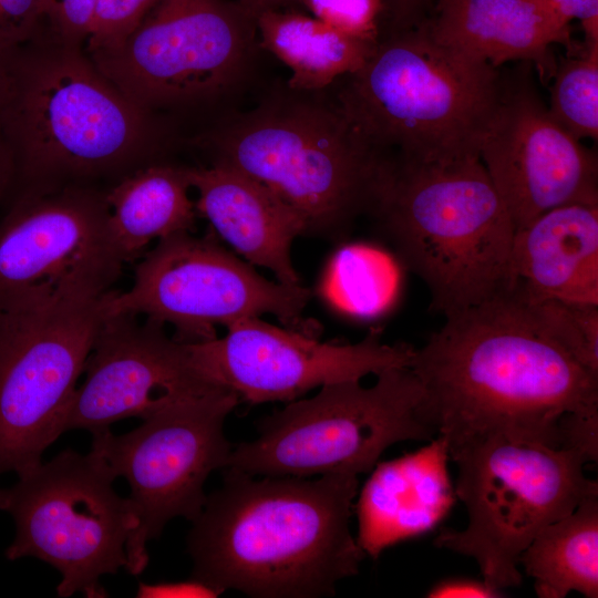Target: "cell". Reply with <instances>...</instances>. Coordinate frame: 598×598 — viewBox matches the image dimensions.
<instances>
[{
  "label": "cell",
  "mask_w": 598,
  "mask_h": 598,
  "mask_svg": "<svg viewBox=\"0 0 598 598\" xmlns=\"http://www.w3.org/2000/svg\"><path fill=\"white\" fill-rule=\"evenodd\" d=\"M409 369L448 450L494 436L559 447L564 414L598 410V374L533 329L506 295L445 317Z\"/></svg>",
  "instance_id": "6da1fadb"
},
{
  "label": "cell",
  "mask_w": 598,
  "mask_h": 598,
  "mask_svg": "<svg viewBox=\"0 0 598 598\" xmlns=\"http://www.w3.org/2000/svg\"><path fill=\"white\" fill-rule=\"evenodd\" d=\"M358 475H251L224 468L187 536L192 578L223 594L313 598L359 573L350 529Z\"/></svg>",
  "instance_id": "7a4b0ae2"
},
{
  "label": "cell",
  "mask_w": 598,
  "mask_h": 598,
  "mask_svg": "<svg viewBox=\"0 0 598 598\" xmlns=\"http://www.w3.org/2000/svg\"><path fill=\"white\" fill-rule=\"evenodd\" d=\"M369 215L405 269L447 317L513 287L515 227L480 157L390 155Z\"/></svg>",
  "instance_id": "3957f363"
},
{
  "label": "cell",
  "mask_w": 598,
  "mask_h": 598,
  "mask_svg": "<svg viewBox=\"0 0 598 598\" xmlns=\"http://www.w3.org/2000/svg\"><path fill=\"white\" fill-rule=\"evenodd\" d=\"M321 91L287 85L225 121L209 146L212 163L268 187L302 218L307 235L336 238L369 214L389 155Z\"/></svg>",
  "instance_id": "277c9868"
},
{
  "label": "cell",
  "mask_w": 598,
  "mask_h": 598,
  "mask_svg": "<svg viewBox=\"0 0 598 598\" xmlns=\"http://www.w3.org/2000/svg\"><path fill=\"white\" fill-rule=\"evenodd\" d=\"M337 100L385 155L421 162L478 157L502 73L436 41L425 22L383 35L346 75Z\"/></svg>",
  "instance_id": "5b68a950"
},
{
  "label": "cell",
  "mask_w": 598,
  "mask_h": 598,
  "mask_svg": "<svg viewBox=\"0 0 598 598\" xmlns=\"http://www.w3.org/2000/svg\"><path fill=\"white\" fill-rule=\"evenodd\" d=\"M51 38L49 51L30 52L23 45L2 61L11 179L17 175L23 182L21 195L123 165L146 132L144 109L120 92L80 47Z\"/></svg>",
  "instance_id": "8992f818"
},
{
  "label": "cell",
  "mask_w": 598,
  "mask_h": 598,
  "mask_svg": "<svg viewBox=\"0 0 598 598\" xmlns=\"http://www.w3.org/2000/svg\"><path fill=\"white\" fill-rule=\"evenodd\" d=\"M457 466L455 494L466 506L463 530L443 529L436 547L474 558L482 579L498 590L522 584L519 557L550 523L598 495L586 461L563 447L504 437L448 450Z\"/></svg>",
  "instance_id": "52a82bcc"
},
{
  "label": "cell",
  "mask_w": 598,
  "mask_h": 598,
  "mask_svg": "<svg viewBox=\"0 0 598 598\" xmlns=\"http://www.w3.org/2000/svg\"><path fill=\"white\" fill-rule=\"evenodd\" d=\"M377 377L372 386L341 381L293 400L262 419L258 437L231 450L226 467L265 476L360 475L393 444L433 440L437 432L414 373L391 368Z\"/></svg>",
  "instance_id": "ba28073f"
},
{
  "label": "cell",
  "mask_w": 598,
  "mask_h": 598,
  "mask_svg": "<svg viewBox=\"0 0 598 598\" xmlns=\"http://www.w3.org/2000/svg\"><path fill=\"white\" fill-rule=\"evenodd\" d=\"M116 476L94 451L64 450L0 488V511L16 534L9 560L40 559L60 575L59 597H107L100 582L127 564L126 542L135 527L127 497L113 487Z\"/></svg>",
  "instance_id": "9c48e42d"
},
{
  "label": "cell",
  "mask_w": 598,
  "mask_h": 598,
  "mask_svg": "<svg viewBox=\"0 0 598 598\" xmlns=\"http://www.w3.org/2000/svg\"><path fill=\"white\" fill-rule=\"evenodd\" d=\"M240 398L227 388L177 401L143 420L133 431L92 434L91 450L117 477L127 481L135 527L125 550L126 571L141 575L148 564L147 543L175 517L192 523L207 499L210 473L224 470L231 447L224 423Z\"/></svg>",
  "instance_id": "30bf717a"
},
{
  "label": "cell",
  "mask_w": 598,
  "mask_h": 598,
  "mask_svg": "<svg viewBox=\"0 0 598 598\" xmlns=\"http://www.w3.org/2000/svg\"><path fill=\"white\" fill-rule=\"evenodd\" d=\"M256 48L255 16L234 0H156L121 45L90 56L145 109L228 93L245 79Z\"/></svg>",
  "instance_id": "8fae6325"
},
{
  "label": "cell",
  "mask_w": 598,
  "mask_h": 598,
  "mask_svg": "<svg viewBox=\"0 0 598 598\" xmlns=\"http://www.w3.org/2000/svg\"><path fill=\"white\" fill-rule=\"evenodd\" d=\"M311 297L302 285L270 281L209 237L183 231L144 255L127 291L104 296L106 315H135L175 327V339L216 338L215 326L272 315L288 329L317 338L303 318Z\"/></svg>",
  "instance_id": "7c38bea8"
},
{
  "label": "cell",
  "mask_w": 598,
  "mask_h": 598,
  "mask_svg": "<svg viewBox=\"0 0 598 598\" xmlns=\"http://www.w3.org/2000/svg\"><path fill=\"white\" fill-rule=\"evenodd\" d=\"M104 296L0 308V475L31 471L64 433L75 383L106 318Z\"/></svg>",
  "instance_id": "4fadbf2b"
},
{
  "label": "cell",
  "mask_w": 598,
  "mask_h": 598,
  "mask_svg": "<svg viewBox=\"0 0 598 598\" xmlns=\"http://www.w3.org/2000/svg\"><path fill=\"white\" fill-rule=\"evenodd\" d=\"M124 264L105 194L74 185L21 195L0 221V308L99 299Z\"/></svg>",
  "instance_id": "5bb4252c"
},
{
  "label": "cell",
  "mask_w": 598,
  "mask_h": 598,
  "mask_svg": "<svg viewBox=\"0 0 598 598\" xmlns=\"http://www.w3.org/2000/svg\"><path fill=\"white\" fill-rule=\"evenodd\" d=\"M534 71L520 62L502 74L478 150L515 230L560 206L598 205L597 156L550 115Z\"/></svg>",
  "instance_id": "9a60e30c"
},
{
  "label": "cell",
  "mask_w": 598,
  "mask_h": 598,
  "mask_svg": "<svg viewBox=\"0 0 598 598\" xmlns=\"http://www.w3.org/2000/svg\"><path fill=\"white\" fill-rule=\"evenodd\" d=\"M224 337L188 342L196 369L252 404L293 401L322 385L409 368L414 347L388 344L373 329L357 343H327L260 318L226 327Z\"/></svg>",
  "instance_id": "2e32d148"
},
{
  "label": "cell",
  "mask_w": 598,
  "mask_h": 598,
  "mask_svg": "<svg viewBox=\"0 0 598 598\" xmlns=\"http://www.w3.org/2000/svg\"><path fill=\"white\" fill-rule=\"evenodd\" d=\"M85 381L68 406L63 431L92 434L116 421L146 419L164 408L224 388L194 365L188 342L135 315H106L86 359Z\"/></svg>",
  "instance_id": "e0dca14e"
},
{
  "label": "cell",
  "mask_w": 598,
  "mask_h": 598,
  "mask_svg": "<svg viewBox=\"0 0 598 598\" xmlns=\"http://www.w3.org/2000/svg\"><path fill=\"white\" fill-rule=\"evenodd\" d=\"M425 24L440 43L494 68L528 62L543 83L557 66L551 47L571 48L550 0H437Z\"/></svg>",
  "instance_id": "ac0fdd59"
},
{
  "label": "cell",
  "mask_w": 598,
  "mask_h": 598,
  "mask_svg": "<svg viewBox=\"0 0 598 598\" xmlns=\"http://www.w3.org/2000/svg\"><path fill=\"white\" fill-rule=\"evenodd\" d=\"M445 439L401 457L378 462L355 504L357 540L365 555L378 558L388 547L432 532L456 498Z\"/></svg>",
  "instance_id": "d6986e66"
},
{
  "label": "cell",
  "mask_w": 598,
  "mask_h": 598,
  "mask_svg": "<svg viewBox=\"0 0 598 598\" xmlns=\"http://www.w3.org/2000/svg\"><path fill=\"white\" fill-rule=\"evenodd\" d=\"M198 194L197 214L249 264L285 285H301L291 260L293 240L307 235L302 218L268 187L221 164L187 167Z\"/></svg>",
  "instance_id": "ffe728a7"
},
{
  "label": "cell",
  "mask_w": 598,
  "mask_h": 598,
  "mask_svg": "<svg viewBox=\"0 0 598 598\" xmlns=\"http://www.w3.org/2000/svg\"><path fill=\"white\" fill-rule=\"evenodd\" d=\"M512 275L526 297L598 306V205L560 206L516 229Z\"/></svg>",
  "instance_id": "44dd1931"
},
{
  "label": "cell",
  "mask_w": 598,
  "mask_h": 598,
  "mask_svg": "<svg viewBox=\"0 0 598 598\" xmlns=\"http://www.w3.org/2000/svg\"><path fill=\"white\" fill-rule=\"evenodd\" d=\"M258 45L291 71L288 86L321 91L358 71L377 44L347 35L295 7L255 16Z\"/></svg>",
  "instance_id": "7402d4cb"
},
{
  "label": "cell",
  "mask_w": 598,
  "mask_h": 598,
  "mask_svg": "<svg viewBox=\"0 0 598 598\" xmlns=\"http://www.w3.org/2000/svg\"><path fill=\"white\" fill-rule=\"evenodd\" d=\"M190 188L187 167L151 165L105 194L111 231L125 262L154 239L193 229L197 210Z\"/></svg>",
  "instance_id": "603a6c76"
},
{
  "label": "cell",
  "mask_w": 598,
  "mask_h": 598,
  "mask_svg": "<svg viewBox=\"0 0 598 598\" xmlns=\"http://www.w3.org/2000/svg\"><path fill=\"white\" fill-rule=\"evenodd\" d=\"M540 598L598 597V495L544 527L519 557Z\"/></svg>",
  "instance_id": "cb8c5ba5"
},
{
  "label": "cell",
  "mask_w": 598,
  "mask_h": 598,
  "mask_svg": "<svg viewBox=\"0 0 598 598\" xmlns=\"http://www.w3.org/2000/svg\"><path fill=\"white\" fill-rule=\"evenodd\" d=\"M523 319L579 364L598 374V306L506 293Z\"/></svg>",
  "instance_id": "d4e9b609"
},
{
  "label": "cell",
  "mask_w": 598,
  "mask_h": 598,
  "mask_svg": "<svg viewBox=\"0 0 598 598\" xmlns=\"http://www.w3.org/2000/svg\"><path fill=\"white\" fill-rule=\"evenodd\" d=\"M548 110L575 138L598 136V42H586L576 56L561 60L553 75Z\"/></svg>",
  "instance_id": "484cf974"
},
{
  "label": "cell",
  "mask_w": 598,
  "mask_h": 598,
  "mask_svg": "<svg viewBox=\"0 0 598 598\" xmlns=\"http://www.w3.org/2000/svg\"><path fill=\"white\" fill-rule=\"evenodd\" d=\"M297 4L352 38L377 44L384 34L386 9L383 0H298Z\"/></svg>",
  "instance_id": "4316f807"
},
{
  "label": "cell",
  "mask_w": 598,
  "mask_h": 598,
  "mask_svg": "<svg viewBox=\"0 0 598 598\" xmlns=\"http://www.w3.org/2000/svg\"><path fill=\"white\" fill-rule=\"evenodd\" d=\"M156 0H97L85 48L90 55L111 51L131 34Z\"/></svg>",
  "instance_id": "83f0119b"
},
{
  "label": "cell",
  "mask_w": 598,
  "mask_h": 598,
  "mask_svg": "<svg viewBox=\"0 0 598 598\" xmlns=\"http://www.w3.org/2000/svg\"><path fill=\"white\" fill-rule=\"evenodd\" d=\"M45 0H0V62L43 29Z\"/></svg>",
  "instance_id": "f1b7e54d"
},
{
  "label": "cell",
  "mask_w": 598,
  "mask_h": 598,
  "mask_svg": "<svg viewBox=\"0 0 598 598\" xmlns=\"http://www.w3.org/2000/svg\"><path fill=\"white\" fill-rule=\"evenodd\" d=\"M97 0H45L43 29L56 40L85 43Z\"/></svg>",
  "instance_id": "f546056e"
},
{
  "label": "cell",
  "mask_w": 598,
  "mask_h": 598,
  "mask_svg": "<svg viewBox=\"0 0 598 598\" xmlns=\"http://www.w3.org/2000/svg\"><path fill=\"white\" fill-rule=\"evenodd\" d=\"M559 447L580 455L586 463L598 458V410L564 414L559 421Z\"/></svg>",
  "instance_id": "4dcf8cb0"
},
{
  "label": "cell",
  "mask_w": 598,
  "mask_h": 598,
  "mask_svg": "<svg viewBox=\"0 0 598 598\" xmlns=\"http://www.w3.org/2000/svg\"><path fill=\"white\" fill-rule=\"evenodd\" d=\"M386 9L384 34L424 23L437 0H383Z\"/></svg>",
  "instance_id": "1f68e13d"
},
{
  "label": "cell",
  "mask_w": 598,
  "mask_h": 598,
  "mask_svg": "<svg viewBox=\"0 0 598 598\" xmlns=\"http://www.w3.org/2000/svg\"><path fill=\"white\" fill-rule=\"evenodd\" d=\"M430 598H498L503 591L493 588L483 579L447 578L431 587L427 591Z\"/></svg>",
  "instance_id": "d6a6232c"
},
{
  "label": "cell",
  "mask_w": 598,
  "mask_h": 598,
  "mask_svg": "<svg viewBox=\"0 0 598 598\" xmlns=\"http://www.w3.org/2000/svg\"><path fill=\"white\" fill-rule=\"evenodd\" d=\"M559 17L567 23L580 21L585 41L598 42V0H550Z\"/></svg>",
  "instance_id": "836d02e7"
},
{
  "label": "cell",
  "mask_w": 598,
  "mask_h": 598,
  "mask_svg": "<svg viewBox=\"0 0 598 598\" xmlns=\"http://www.w3.org/2000/svg\"><path fill=\"white\" fill-rule=\"evenodd\" d=\"M220 592L194 578L181 582L141 584L138 597H217Z\"/></svg>",
  "instance_id": "e575fe53"
},
{
  "label": "cell",
  "mask_w": 598,
  "mask_h": 598,
  "mask_svg": "<svg viewBox=\"0 0 598 598\" xmlns=\"http://www.w3.org/2000/svg\"><path fill=\"white\" fill-rule=\"evenodd\" d=\"M1 134L6 135L4 121H3V72H2V65L0 62V135ZM10 181H11L10 152L8 148L3 146L2 140H0V196Z\"/></svg>",
  "instance_id": "d590c367"
},
{
  "label": "cell",
  "mask_w": 598,
  "mask_h": 598,
  "mask_svg": "<svg viewBox=\"0 0 598 598\" xmlns=\"http://www.w3.org/2000/svg\"><path fill=\"white\" fill-rule=\"evenodd\" d=\"M254 16L257 13L269 10L278 9L285 7H295L298 0H234Z\"/></svg>",
  "instance_id": "8d00e7d4"
}]
</instances>
